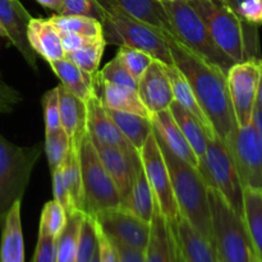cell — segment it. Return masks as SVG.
<instances>
[{"label": "cell", "instance_id": "6da1fadb", "mask_svg": "<svg viewBox=\"0 0 262 262\" xmlns=\"http://www.w3.org/2000/svg\"><path fill=\"white\" fill-rule=\"evenodd\" d=\"M173 63L182 72L215 132L224 143L238 128L228 90L227 73L165 32Z\"/></svg>", "mask_w": 262, "mask_h": 262}, {"label": "cell", "instance_id": "7a4b0ae2", "mask_svg": "<svg viewBox=\"0 0 262 262\" xmlns=\"http://www.w3.org/2000/svg\"><path fill=\"white\" fill-rule=\"evenodd\" d=\"M212 40L234 63L262 60L258 27L239 18L225 0H189Z\"/></svg>", "mask_w": 262, "mask_h": 262}, {"label": "cell", "instance_id": "3957f363", "mask_svg": "<svg viewBox=\"0 0 262 262\" xmlns=\"http://www.w3.org/2000/svg\"><path fill=\"white\" fill-rule=\"evenodd\" d=\"M155 137L158 140L161 154L165 159L166 166H168L171 187H173L174 197H176L179 212L199 232H201L205 237L209 238L212 242L209 197H207L209 187H207L204 177L200 173L199 169L171 152L156 133Z\"/></svg>", "mask_w": 262, "mask_h": 262}, {"label": "cell", "instance_id": "277c9868", "mask_svg": "<svg viewBox=\"0 0 262 262\" xmlns=\"http://www.w3.org/2000/svg\"><path fill=\"white\" fill-rule=\"evenodd\" d=\"M212 243L219 262H251L256 255L243 217L216 189L207 188Z\"/></svg>", "mask_w": 262, "mask_h": 262}, {"label": "cell", "instance_id": "5b68a950", "mask_svg": "<svg viewBox=\"0 0 262 262\" xmlns=\"http://www.w3.org/2000/svg\"><path fill=\"white\" fill-rule=\"evenodd\" d=\"M101 25L106 43L130 46L145 51L164 66H174L164 31L117 9H105Z\"/></svg>", "mask_w": 262, "mask_h": 262}, {"label": "cell", "instance_id": "8992f818", "mask_svg": "<svg viewBox=\"0 0 262 262\" xmlns=\"http://www.w3.org/2000/svg\"><path fill=\"white\" fill-rule=\"evenodd\" d=\"M163 5L171 26V36L228 73L235 63L215 43L206 25L189 0H174L163 3Z\"/></svg>", "mask_w": 262, "mask_h": 262}, {"label": "cell", "instance_id": "52a82bcc", "mask_svg": "<svg viewBox=\"0 0 262 262\" xmlns=\"http://www.w3.org/2000/svg\"><path fill=\"white\" fill-rule=\"evenodd\" d=\"M41 152V143L22 147L0 135V225L13 204L22 201Z\"/></svg>", "mask_w": 262, "mask_h": 262}, {"label": "cell", "instance_id": "ba28073f", "mask_svg": "<svg viewBox=\"0 0 262 262\" xmlns=\"http://www.w3.org/2000/svg\"><path fill=\"white\" fill-rule=\"evenodd\" d=\"M199 170L207 187L219 191L230 206L243 217V187L232 155L219 136L207 140L205 155L199 160Z\"/></svg>", "mask_w": 262, "mask_h": 262}, {"label": "cell", "instance_id": "9c48e42d", "mask_svg": "<svg viewBox=\"0 0 262 262\" xmlns=\"http://www.w3.org/2000/svg\"><path fill=\"white\" fill-rule=\"evenodd\" d=\"M79 160L84 192V212L95 215L104 210L122 206L119 191L102 165L89 136L82 142Z\"/></svg>", "mask_w": 262, "mask_h": 262}, {"label": "cell", "instance_id": "30bf717a", "mask_svg": "<svg viewBox=\"0 0 262 262\" xmlns=\"http://www.w3.org/2000/svg\"><path fill=\"white\" fill-rule=\"evenodd\" d=\"M140 158L143 170H145L147 181L150 183L151 191H152L155 201L158 202L161 212L168 220L169 224H177L179 216H181V212H179L178 205H177L176 197H174L168 166H166L165 159L159 147L154 129L146 140L145 145L140 150Z\"/></svg>", "mask_w": 262, "mask_h": 262}, {"label": "cell", "instance_id": "8fae6325", "mask_svg": "<svg viewBox=\"0 0 262 262\" xmlns=\"http://www.w3.org/2000/svg\"><path fill=\"white\" fill-rule=\"evenodd\" d=\"M245 188H262V140L252 122L238 127L228 143Z\"/></svg>", "mask_w": 262, "mask_h": 262}, {"label": "cell", "instance_id": "7c38bea8", "mask_svg": "<svg viewBox=\"0 0 262 262\" xmlns=\"http://www.w3.org/2000/svg\"><path fill=\"white\" fill-rule=\"evenodd\" d=\"M261 63L262 60L235 63L227 73L228 90L238 127L252 122L261 76Z\"/></svg>", "mask_w": 262, "mask_h": 262}, {"label": "cell", "instance_id": "4fadbf2b", "mask_svg": "<svg viewBox=\"0 0 262 262\" xmlns=\"http://www.w3.org/2000/svg\"><path fill=\"white\" fill-rule=\"evenodd\" d=\"M94 217L105 234L130 247L145 250L150 237V223L140 219L124 207H114L100 211Z\"/></svg>", "mask_w": 262, "mask_h": 262}, {"label": "cell", "instance_id": "5bb4252c", "mask_svg": "<svg viewBox=\"0 0 262 262\" xmlns=\"http://www.w3.org/2000/svg\"><path fill=\"white\" fill-rule=\"evenodd\" d=\"M100 86H101V77H100V81L95 91L86 100L87 136L92 141V143H96V145L113 146V147L122 148V150L129 151V152L137 151L128 142L127 138L117 127L114 120L110 118L109 113L100 97Z\"/></svg>", "mask_w": 262, "mask_h": 262}, {"label": "cell", "instance_id": "9a60e30c", "mask_svg": "<svg viewBox=\"0 0 262 262\" xmlns=\"http://www.w3.org/2000/svg\"><path fill=\"white\" fill-rule=\"evenodd\" d=\"M31 18V14L19 0H0V23L8 33V40L22 54L28 66L33 71H37V55L27 38V28Z\"/></svg>", "mask_w": 262, "mask_h": 262}, {"label": "cell", "instance_id": "2e32d148", "mask_svg": "<svg viewBox=\"0 0 262 262\" xmlns=\"http://www.w3.org/2000/svg\"><path fill=\"white\" fill-rule=\"evenodd\" d=\"M137 91L150 115L168 110L174 101L173 90L164 64L155 59L138 79Z\"/></svg>", "mask_w": 262, "mask_h": 262}, {"label": "cell", "instance_id": "e0dca14e", "mask_svg": "<svg viewBox=\"0 0 262 262\" xmlns=\"http://www.w3.org/2000/svg\"><path fill=\"white\" fill-rule=\"evenodd\" d=\"M145 262H181V253L173 230L156 201L154 202V214L150 223V237L145 248Z\"/></svg>", "mask_w": 262, "mask_h": 262}, {"label": "cell", "instance_id": "ac0fdd59", "mask_svg": "<svg viewBox=\"0 0 262 262\" xmlns=\"http://www.w3.org/2000/svg\"><path fill=\"white\" fill-rule=\"evenodd\" d=\"M94 146L102 165L112 177L119 191L123 205L132 186L135 165L136 161L140 159V152L138 151L129 152V151H124L122 148L113 147V146L96 145V143H94Z\"/></svg>", "mask_w": 262, "mask_h": 262}, {"label": "cell", "instance_id": "d6986e66", "mask_svg": "<svg viewBox=\"0 0 262 262\" xmlns=\"http://www.w3.org/2000/svg\"><path fill=\"white\" fill-rule=\"evenodd\" d=\"M59 87L61 129L71 141V150L81 152V146L87 136V106L86 101L77 97L63 86Z\"/></svg>", "mask_w": 262, "mask_h": 262}, {"label": "cell", "instance_id": "ffe728a7", "mask_svg": "<svg viewBox=\"0 0 262 262\" xmlns=\"http://www.w3.org/2000/svg\"><path fill=\"white\" fill-rule=\"evenodd\" d=\"M184 262H219L216 251L209 238L205 237L184 216L170 225Z\"/></svg>", "mask_w": 262, "mask_h": 262}, {"label": "cell", "instance_id": "44dd1931", "mask_svg": "<svg viewBox=\"0 0 262 262\" xmlns=\"http://www.w3.org/2000/svg\"><path fill=\"white\" fill-rule=\"evenodd\" d=\"M104 9H117L152 27L170 33L171 26L160 0H97Z\"/></svg>", "mask_w": 262, "mask_h": 262}, {"label": "cell", "instance_id": "7402d4cb", "mask_svg": "<svg viewBox=\"0 0 262 262\" xmlns=\"http://www.w3.org/2000/svg\"><path fill=\"white\" fill-rule=\"evenodd\" d=\"M27 38L36 55H40L48 63L66 58L60 32L49 18H31Z\"/></svg>", "mask_w": 262, "mask_h": 262}, {"label": "cell", "instance_id": "603a6c76", "mask_svg": "<svg viewBox=\"0 0 262 262\" xmlns=\"http://www.w3.org/2000/svg\"><path fill=\"white\" fill-rule=\"evenodd\" d=\"M150 119L152 123L154 132L163 140V142L168 146L169 150L176 154L178 158L183 159L184 161L199 169V158L193 152L189 143L187 142L181 128L174 120L170 110L168 109L152 114Z\"/></svg>", "mask_w": 262, "mask_h": 262}, {"label": "cell", "instance_id": "cb8c5ba5", "mask_svg": "<svg viewBox=\"0 0 262 262\" xmlns=\"http://www.w3.org/2000/svg\"><path fill=\"white\" fill-rule=\"evenodd\" d=\"M49 66L60 79L61 86L83 101L89 99L100 81L99 72L96 74L87 73L67 58L49 61Z\"/></svg>", "mask_w": 262, "mask_h": 262}, {"label": "cell", "instance_id": "d4e9b609", "mask_svg": "<svg viewBox=\"0 0 262 262\" xmlns=\"http://www.w3.org/2000/svg\"><path fill=\"white\" fill-rule=\"evenodd\" d=\"M0 262H25V241L20 222V201H15L3 222Z\"/></svg>", "mask_w": 262, "mask_h": 262}, {"label": "cell", "instance_id": "484cf974", "mask_svg": "<svg viewBox=\"0 0 262 262\" xmlns=\"http://www.w3.org/2000/svg\"><path fill=\"white\" fill-rule=\"evenodd\" d=\"M164 69L166 72L169 81H170L171 90H173L174 101L178 102L179 105L188 110L200 123H201L202 128L205 129L207 138L216 137V132H215L214 127L210 123L209 118L204 113L202 107L200 106L199 101H197L196 96H194L193 91L191 89V84L186 79V77L182 74V72L177 68L176 66H164Z\"/></svg>", "mask_w": 262, "mask_h": 262}, {"label": "cell", "instance_id": "4316f807", "mask_svg": "<svg viewBox=\"0 0 262 262\" xmlns=\"http://www.w3.org/2000/svg\"><path fill=\"white\" fill-rule=\"evenodd\" d=\"M154 202H155V197L151 191L150 183H148L140 158L136 161L132 186L122 207L129 210L140 219L151 223L154 214Z\"/></svg>", "mask_w": 262, "mask_h": 262}, {"label": "cell", "instance_id": "83f0119b", "mask_svg": "<svg viewBox=\"0 0 262 262\" xmlns=\"http://www.w3.org/2000/svg\"><path fill=\"white\" fill-rule=\"evenodd\" d=\"M100 97L104 106L115 112L130 113V114L141 115L150 119L151 115L141 100L137 90L129 87L119 86V84L107 83L101 79L100 86Z\"/></svg>", "mask_w": 262, "mask_h": 262}, {"label": "cell", "instance_id": "f1b7e54d", "mask_svg": "<svg viewBox=\"0 0 262 262\" xmlns=\"http://www.w3.org/2000/svg\"><path fill=\"white\" fill-rule=\"evenodd\" d=\"M243 220L256 256L262 260V194L257 189L243 191Z\"/></svg>", "mask_w": 262, "mask_h": 262}, {"label": "cell", "instance_id": "f546056e", "mask_svg": "<svg viewBox=\"0 0 262 262\" xmlns=\"http://www.w3.org/2000/svg\"><path fill=\"white\" fill-rule=\"evenodd\" d=\"M169 110H170L178 127L181 128L187 142L189 143V146H191L193 152L196 154L200 160L205 155V151H206L207 147V140H209L201 123L177 101L171 102Z\"/></svg>", "mask_w": 262, "mask_h": 262}, {"label": "cell", "instance_id": "4dcf8cb0", "mask_svg": "<svg viewBox=\"0 0 262 262\" xmlns=\"http://www.w3.org/2000/svg\"><path fill=\"white\" fill-rule=\"evenodd\" d=\"M110 118L114 120L117 127L123 133L128 142L140 152L146 140L152 132V123L148 118H143L141 115L130 114V113L115 112V110L106 109Z\"/></svg>", "mask_w": 262, "mask_h": 262}, {"label": "cell", "instance_id": "1f68e13d", "mask_svg": "<svg viewBox=\"0 0 262 262\" xmlns=\"http://www.w3.org/2000/svg\"><path fill=\"white\" fill-rule=\"evenodd\" d=\"M86 212L76 211L68 215L66 228L55 241L56 262H76L81 225Z\"/></svg>", "mask_w": 262, "mask_h": 262}, {"label": "cell", "instance_id": "d6a6232c", "mask_svg": "<svg viewBox=\"0 0 262 262\" xmlns=\"http://www.w3.org/2000/svg\"><path fill=\"white\" fill-rule=\"evenodd\" d=\"M61 169H63L64 182H66V186L68 188L69 196H71L74 207L78 211L84 212V192L79 152L69 150L66 160L61 164Z\"/></svg>", "mask_w": 262, "mask_h": 262}, {"label": "cell", "instance_id": "836d02e7", "mask_svg": "<svg viewBox=\"0 0 262 262\" xmlns=\"http://www.w3.org/2000/svg\"><path fill=\"white\" fill-rule=\"evenodd\" d=\"M49 19L51 20L59 32L77 33V35L96 37L102 35V25L99 19L89 15L72 14H54Z\"/></svg>", "mask_w": 262, "mask_h": 262}, {"label": "cell", "instance_id": "e575fe53", "mask_svg": "<svg viewBox=\"0 0 262 262\" xmlns=\"http://www.w3.org/2000/svg\"><path fill=\"white\" fill-rule=\"evenodd\" d=\"M105 46H106V41L104 36H100L77 50L66 53V58L87 73L96 74L100 71V61H101Z\"/></svg>", "mask_w": 262, "mask_h": 262}, {"label": "cell", "instance_id": "d590c367", "mask_svg": "<svg viewBox=\"0 0 262 262\" xmlns=\"http://www.w3.org/2000/svg\"><path fill=\"white\" fill-rule=\"evenodd\" d=\"M67 220H68V215L66 210L55 200L46 202L41 212L38 232L51 235L56 239L66 228Z\"/></svg>", "mask_w": 262, "mask_h": 262}, {"label": "cell", "instance_id": "8d00e7d4", "mask_svg": "<svg viewBox=\"0 0 262 262\" xmlns=\"http://www.w3.org/2000/svg\"><path fill=\"white\" fill-rule=\"evenodd\" d=\"M43 148H45L46 156H48L50 171H54L59 166H61V164L66 160L67 155L71 150V141L63 129H59L56 132L45 135Z\"/></svg>", "mask_w": 262, "mask_h": 262}, {"label": "cell", "instance_id": "74e56055", "mask_svg": "<svg viewBox=\"0 0 262 262\" xmlns=\"http://www.w3.org/2000/svg\"><path fill=\"white\" fill-rule=\"evenodd\" d=\"M117 58L122 61L125 69L132 74L133 78L137 82L154 60L152 56L148 55L147 53L130 48V46H119Z\"/></svg>", "mask_w": 262, "mask_h": 262}, {"label": "cell", "instance_id": "f35d334b", "mask_svg": "<svg viewBox=\"0 0 262 262\" xmlns=\"http://www.w3.org/2000/svg\"><path fill=\"white\" fill-rule=\"evenodd\" d=\"M97 251L96 232H95L94 220L90 215H84L81 225V232L78 238L76 262H91Z\"/></svg>", "mask_w": 262, "mask_h": 262}, {"label": "cell", "instance_id": "ab89813d", "mask_svg": "<svg viewBox=\"0 0 262 262\" xmlns=\"http://www.w3.org/2000/svg\"><path fill=\"white\" fill-rule=\"evenodd\" d=\"M43 120H45V135L61 129L60 104H59V87L49 90L42 96Z\"/></svg>", "mask_w": 262, "mask_h": 262}, {"label": "cell", "instance_id": "60d3db41", "mask_svg": "<svg viewBox=\"0 0 262 262\" xmlns=\"http://www.w3.org/2000/svg\"><path fill=\"white\" fill-rule=\"evenodd\" d=\"M100 77L104 82L107 83L119 84V86L129 87V89L137 90L138 82L133 78L132 74L125 69L122 61L115 56L113 60H110L101 71H99Z\"/></svg>", "mask_w": 262, "mask_h": 262}, {"label": "cell", "instance_id": "b9f144b4", "mask_svg": "<svg viewBox=\"0 0 262 262\" xmlns=\"http://www.w3.org/2000/svg\"><path fill=\"white\" fill-rule=\"evenodd\" d=\"M58 14L89 15L101 22L105 9L97 3V0H63V5Z\"/></svg>", "mask_w": 262, "mask_h": 262}, {"label": "cell", "instance_id": "7bdbcfd3", "mask_svg": "<svg viewBox=\"0 0 262 262\" xmlns=\"http://www.w3.org/2000/svg\"><path fill=\"white\" fill-rule=\"evenodd\" d=\"M51 176H53V194L54 200L66 210L67 215H72L76 211V207H74L73 202H72L71 196H69L68 188L66 186V182H64L63 177V169L61 166H59L58 169H55L54 171H51Z\"/></svg>", "mask_w": 262, "mask_h": 262}, {"label": "cell", "instance_id": "ee69618b", "mask_svg": "<svg viewBox=\"0 0 262 262\" xmlns=\"http://www.w3.org/2000/svg\"><path fill=\"white\" fill-rule=\"evenodd\" d=\"M235 13L248 25L260 27L262 25V0H242L235 8Z\"/></svg>", "mask_w": 262, "mask_h": 262}, {"label": "cell", "instance_id": "f6af8a7d", "mask_svg": "<svg viewBox=\"0 0 262 262\" xmlns=\"http://www.w3.org/2000/svg\"><path fill=\"white\" fill-rule=\"evenodd\" d=\"M92 217V216H91ZM94 220V217H92ZM95 232H96L97 239V256H99V262H119L118 252L115 250V246L113 241L104 233V230L99 227L94 220Z\"/></svg>", "mask_w": 262, "mask_h": 262}, {"label": "cell", "instance_id": "bcb514c9", "mask_svg": "<svg viewBox=\"0 0 262 262\" xmlns=\"http://www.w3.org/2000/svg\"><path fill=\"white\" fill-rule=\"evenodd\" d=\"M55 241V238L51 235L38 232L37 245H36L32 262H56Z\"/></svg>", "mask_w": 262, "mask_h": 262}, {"label": "cell", "instance_id": "7dc6e473", "mask_svg": "<svg viewBox=\"0 0 262 262\" xmlns=\"http://www.w3.org/2000/svg\"><path fill=\"white\" fill-rule=\"evenodd\" d=\"M22 100L19 92L3 79L0 74V113H10Z\"/></svg>", "mask_w": 262, "mask_h": 262}, {"label": "cell", "instance_id": "c3c4849f", "mask_svg": "<svg viewBox=\"0 0 262 262\" xmlns=\"http://www.w3.org/2000/svg\"><path fill=\"white\" fill-rule=\"evenodd\" d=\"M113 243H114L115 250L118 252L119 262H145V250L130 247L124 243L118 242V241H113Z\"/></svg>", "mask_w": 262, "mask_h": 262}, {"label": "cell", "instance_id": "681fc988", "mask_svg": "<svg viewBox=\"0 0 262 262\" xmlns=\"http://www.w3.org/2000/svg\"><path fill=\"white\" fill-rule=\"evenodd\" d=\"M60 37H61V43H63L64 51H66V53H69V51H74L77 50V49L82 48V46L87 45V43L94 41L95 38L100 37V36H96V37H89V36L77 35V33L60 32Z\"/></svg>", "mask_w": 262, "mask_h": 262}, {"label": "cell", "instance_id": "f907efd6", "mask_svg": "<svg viewBox=\"0 0 262 262\" xmlns=\"http://www.w3.org/2000/svg\"><path fill=\"white\" fill-rule=\"evenodd\" d=\"M36 2H37L41 7L56 12V14L60 12L61 5H63V0H36Z\"/></svg>", "mask_w": 262, "mask_h": 262}, {"label": "cell", "instance_id": "816d5d0a", "mask_svg": "<svg viewBox=\"0 0 262 262\" xmlns=\"http://www.w3.org/2000/svg\"><path fill=\"white\" fill-rule=\"evenodd\" d=\"M252 123L255 124V127L257 128L258 133H260V136H261V140H262V110L257 104L255 105V109H253Z\"/></svg>", "mask_w": 262, "mask_h": 262}, {"label": "cell", "instance_id": "f5cc1de1", "mask_svg": "<svg viewBox=\"0 0 262 262\" xmlns=\"http://www.w3.org/2000/svg\"><path fill=\"white\" fill-rule=\"evenodd\" d=\"M256 104H257L262 110V63H261V76H260V82H258L257 100H256Z\"/></svg>", "mask_w": 262, "mask_h": 262}, {"label": "cell", "instance_id": "db71d44e", "mask_svg": "<svg viewBox=\"0 0 262 262\" xmlns=\"http://www.w3.org/2000/svg\"><path fill=\"white\" fill-rule=\"evenodd\" d=\"M225 2H227L228 4H229L230 7H232L233 9H234V12H235V8H237V5L239 4V3L242 2V0H225Z\"/></svg>", "mask_w": 262, "mask_h": 262}, {"label": "cell", "instance_id": "11a10c76", "mask_svg": "<svg viewBox=\"0 0 262 262\" xmlns=\"http://www.w3.org/2000/svg\"><path fill=\"white\" fill-rule=\"evenodd\" d=\"M0 37L7 38V40H8V33L5 32V30H4V27H3L2 23H0Z\"/></svg>", "mask_w": 262, "mask_h": 262}, {"label": "cell", "instance_id": "9f6ffc18", "mask_svg": "<svg viewBox=\"0 0 262 262\" xmlns=\"http://www.w3.org/2000/svg\"><path fill=\"white\" fill-rule=\"evenodd\" d=\"M251 262H262V260H261V258H258L257 257V256H253V257H252V260H251Z\"/></svg>", "mask_w": 262, "mask_h": 262}, {"label": "cell", "instance_id": "6f0895ef", "mask_svg": "<svg viewBox=\"0 0 262 262\" xmlns=\"http://www.w3.org/2000/svg\"><path fill=\"white\" fill-rule=\"evenodd\" d=\"M91 262H99V256H97V251H96V253H95L94 258H92Z\"/></svg>", "mask_w": 262, "mask_h": 262}, {"label": "cell", "instance_id": "680465c9", "mask_svg": "<svg viewBox=\"0 0 262 262\" xmlns=\"http://www.w3.org/2000/svg\"><path fill=\"white\" fill-rule=\"evenodd\" d=\"M161 3H168V2H174V0H160Z\"/></svg>", "mask_w": 262, "mask_h": 262}, {"label": "cell", "instance_id": "91938a15", "mask_svg": "<svg viewBox=\"0 0 262 262\" xmlns=\"http://www.w3.org/2000/svg\"><path fill=\"white\" fill-rule=\"evenodd\" d=\"M179 248V247H178ZM179 253H181V251H179ZM181 262H184V260H183V257H182V255H181Z\"/></svg>", "mask_w": 262, "mask_h": 262}, {"label": "cell", "instance_id": "94428289", "mask_svg": "<svg viewBox=\"0 0 262 262\" xmlns=\"http://www.w3.org/2000/svg\"><path fill=\"white\" fill-rule=\"evenodd\" d=\"M260 192H261V194H262V188H261V189H260Z\"/></svg>", "mask_w": 262, "mask_h": 262}]
</instances>
